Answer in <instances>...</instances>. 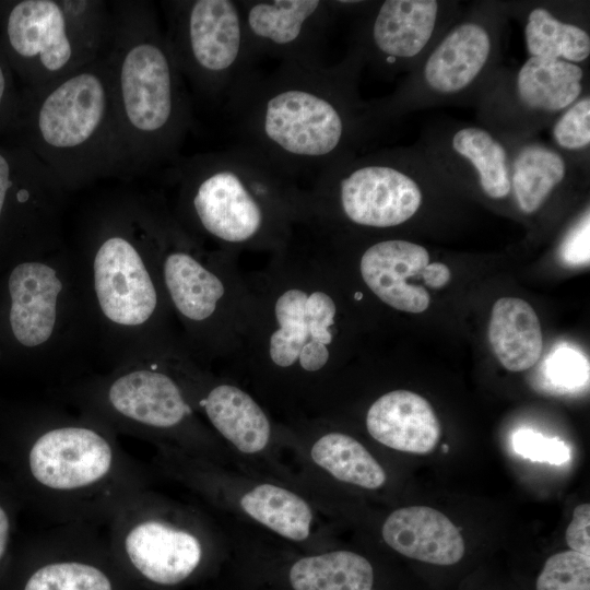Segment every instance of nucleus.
Returning <instances> with one entry per match:
<instances>
[{
  "label": "nucleus",
  "instance_id": "38",
  "mask_svg": "<svg viewBox=\"0 0 590 590\" xmlns=\"http://www.w3.org/2000/svg\"><path fill=\"white\" fill-rule=\"evenodd\" d=\"M11 529V517L5 507L0 503V565L4 560L8 553Z\"/></svg>",
  "mask_w": 590,
  "mask_h": 590
},
{
  "label": "nucleus",
  "instance_id": "31",
  "mask_svg": "<svg viewBox=\"0 0 590 590\" xmlns=\"http://www.w3.org/2000/svg\"><path fill=\"white\" fill-rule=\"evenodd\" d=\"M536 590H590V556L573 550L552 555L538 577Z\"/></svg>",
  "mask_w": 590,
  "mask_h": 590
},
{
  "label": "nucleus",
  "instance_id": "26",
  "mask_svg": "<svg viewBox=\"0 0 590 590\" xmlns=\"http://www.w3.org/2000/svg\"><path fill=\"white\" fill-rule=\"evenodd\" d=\"M288 581L293 590H371L374 569L364 556L337 550L298 558Z\"/></svg>",
  "mask_w": 590,
  "mask_h": 590
},
{
  "label": "nucleus",
  "instance_id": "1",
  "mask_svg": "<svg viewBox=\"0 0 590 590\" xmlns=\"http://www.w3.org/2000/svg\"><path fill=\"white\" fill-rule=\"evenodd\" d=\"M255 307L233 362L264 397L322 406L343 351L337 271L310 240L296 236L249 278Z\"/></svg>",
  "mask_w": 590,
  "mask_h": 590
},
{
  "label": "nucleus",
  "instance_id": "25",
  "mask_svg": "<svg viewBox=\"0 0 590 590\" xmlns=\"http://www.w3.org/2000/svg\"><path fill=\"white\" fill-rule=\"evenodd\" d=\"M583 70L562 59L531 57L517 75L520 99L530 108L557 113L571 106L582 91Z\"/></svg>",
  "mask_w": 590,
  "mask_h": 590
},
{
  "label": "nucleus",
  "instance_id": "14",
  "mask_svg": "<svg viewBox=\"0 0 590 590\" xmlns=\"http://www.w3.org/2000/svg\"><path fill=\"white\" fill-rule=\"evenodd\" d=\"M58 247L44 258L16 264L8 279L9 323L27 349L54 351L64 340L79 307H88L82 274L72 275Z\"/></svg>",
  "mask_w": 590,
  "mask_h": 590
},
{
  "label": "nucleus",
  "instance_id": "36",
  "mask_svg": "<svg viewBox=\"0 0 590 590\" xmlns=\"http://www.w3.org/2000/svg\"><path fill=\"white\" fill-rule=\"evenodd\" d=\"M25 154V148L12 153L0 149V224L4 217L8 196L14 186Z\"/></svg>",
  "mask_w": 590,
  "mask_h": 590
},
{
  "label": "nucleus",
  "instance_id": "10",
  "mask_svg": "<svg viewBox=\"0 0 590 590\" xmlns=\"http://www.w3.org/2000/svg\"><path fill=\"white\" fill-rule=\"evenodd\" d=\"M107 524L110 552L138 590L185 583L217 542L201 514L148 488L128 498Z\"/></svg>",
  "mask_w": 590,
  "mask_h": 590
},
{
  "label": "nucleus",
  "instance_id": "12",
  "mask_svg": "<svg viewBox=\"0 0 590 590\" xmlns=\"http://www.w3.org/2000/svg\"><path fill=\"white\" fill-rule=\"evenodd\" d=\"M163 8L165 37L185 82L226 105L257 72L240 0H176Z\"/></svg>",
  "mask_w": 590,
  "mask_h": 590
},
{
  "label": "nucleus",
  "instance_id": "24",
  "mask_svg": "<svg viewBox=\"0 0 590 590\" xmlns=\"http://www.w3.org/2000/svg\"><path fill=\"white\" fill-rule=\"evenodd\" d=\"M491 347L510 371H523L540 359L543 349L540 320L523 299L503 297L493 308L488 324Z\"/></svg>",
  "mask_w": 590,
  "mask_h": 590
},
{
  "label": "nucleus",
  "instance_id": "21",
  "mask_svg": "<svg viewBox=\"0 0 590 590\" xmlns=\"http://www.w3.org/2000/svg\"><path fill=\"white\" fill-rule=\"evenodd\" d=\"M437 14L433 0L384 1L369 27L374 49L388 62L415 57L430 39Z\"/></svg>",
  "mask_w": 590,
  "mask_h": 590
},
{
  "label": "nucleus",
  "instance_id": "2",
  "mask_svg": "<svg viewBox=\"0 0 590 590\" xmlns=\"http://www.w3.org/2000/svg\"><path fill=\"white\" fill-rule=\"evenodd\" d=\"M169 210L192 236L239 255L275 253L306 222L305 189L260 155L234 148L179 158L167 169Z\"/></svg>",
  "mask_w": 590,
  "mask_h": 590
},
{
  "label": "nucleus",
  "instance_id": "34",
  "mask_svg": "<svg viewBox=\"0 0 590 590\" xmlns=\"http://www.w3.org/2000/svg\"><path fill=\"white\" fill-rule=\"evenodd\" d=\"M589 212L581 217L564 239L559 256L567 266L577 267L589 263Z\"/></svg>",
  "mask_w": 590,
  "mask_h": 590
},
{
  "label": "nucleus",
  "instance_id": "3",
  "mask_svg": "<svg viewBox=\"0 0 590 590\" xmlns=\"http://www.w3.org/2000/svg\"><path fill=\"white\" fill-rule=\"evenodd\" d=\"M344 66L282 61L226 104L241 145L298 181L342 163L351 130Z\"/></svg>",
  "mask_w": 590,
  "mask_h": 590
},
{
  "label": "nucleus",
  "instance_id": "15",
  "mask_svg": "<svg viewBox=\"0 0 590 590\" xmlns=\"http://www.w3.org/2000/svg\"><path fill=\"white\" fill-rule=\"evenodd\" d=\"M17 590H138L92 526L61 524L32 555Z\"/></svg>",
  "mask_w": 590,
  "mask_h": 590
},
{
  "label": "nucleus",
  "instance_id": "11",
  "mask_svg": "<svg viewBox=\"0 0 590 590\" xmlns=\"http://www.w3.org/2000/svg\"><path fill=\"white\" fill-rule=\"evenodd\" d=\"M113 32L109 2L22 0L4 21L7 55L35 90L105 55Z\"/></svg>",
  "mask_w": 590,
  "mask_h": 590
},
{
  "label": "nucleus",
  "instance_id": "17",
  "mask_svg": "<svg viewBox=\"0 0 590 590\" xmlns=\"http://www.w3.org/2000/svg\"><path fill=\"white\" fill-rule=\"evenodd\" d=\"M252 55L282 61L321 60L323 40L335 1H240Z\"/></svg>",
  "mask_w": 590,
  "mask_h": 590
},
{
  "label": "nucleus",
  "instance_id": "23",
  "mask_svg": "<svg viewBox=\"0 0 590 590\" xmlns=\"http://www.w3.org/2000/svg\"><path fill=\"white\" fill-rule=\"evenodd\" d=\"M309 425L307 451L317 469L339 482L361 488L384 486L385 469L361 441L346 433L324 429L321 420Z\"/></svg>",
  "mask_w": 590,
  "mask_h": 590
},
{
  "label": "nucleus",
  "instance_id": "22",
  "mask_svg": "<svg viewBox=\"0 0 590 590\" xmlns=\"http://www.w3.org/2000/svg\"><path fill=\"white\" fill-rule=\"evenodd\" d=\"M491 37L480 24L467 22L452 28L432 51L424 67L427 85L442 94L470 85L488 60Z\"/></svg>",
  "mask_w": 590,
  "mask_h": 590
},
{
  "label": "nucleus",
  "instance_id": "4",
  "mask_svg": "<svg viewBox=\"0 0 590 590\" xmlns=\"http://www.w3.org/2000/svg\"><path fill=\"white\" fill-rule=\"evenodd\" d=\"M113 32L105 52L132 169L174 164L191 127L186 82L154 5L109 2Z\"/></svg>",
  "mask_w": 590,
  "mask_h": 590
},
{
  "label": "nucleus",
  "instance_id": "32",
  "mask_svg": "<svg viewBox=\"0 0 590 590\" xmlns=\"http://www.w3.org/2000/svg\"><path fill=\"white\" fill-rule=\"evenodd\" d=\"M512 448L516 453L531 461L559 465L570 460V449L565 441L528 428L514 434Z\"/></svg>",
  "mask_w": 590,
  "mask_h": 590
},
{
  "label": "nucleus",
  "instance_id": "27",
  "mask_svg": "<svg viewBox=\"0 0 590 590\" xmlns=\"http://www.w3.org/2000/svg\"><path fill=\"white\" fill-rule=\"evenodd\" d=\"M565 174V161L555 151L539 144L523 148L515 160L510 176L521 211L533 213L539 210Z\"/></svg>",
  "mask_w": 590,
  "mask_h": 590
},
{
  "label": "nucleus",
  "instance_id": "33",
  "mask_svg": "<svg viewBox=\"0 0 590 590\" xmlns=\"http://www.w3.org/2000/svg\"><path fill=\"white\" fill-rule=\"evenodd\" d=\"M556 143L566 150H580L590 143L589 96L575 102L553 128Z\"/></svg>",
  "mask_w": 590,
  "mask_h": 590
},
{
  "label": "nucleus",
  "instance_id": "5",
  "mask_svg": "<svg viewBox=\"0 0 590 590\" xmlns=\"http://www.w3.org/2000/svg\"><path fill=\"white\" fill-rule=\"evenodd\" d=\"M84 249L82 278L92 317L101 326L118 338L135 339V352L182 344L170 328L152 200L128 198L105 208Z\"/></svg>",
  "mask_w": 590,
  "mask_h": 590
},
{
  "label": "nucleus",
  "instance_id": "7",
  "mask_svg": "<svg viewBox=\"0 0 590 590\" xmlns=\"http://www.w3.org/2000/svg\"><path fill=\"white\" fill-rule=\"evenodd\" d=\"M14 120L66 190L133 172L105 55L46 86L27 90Z\"/></svg>",
  "mask_w": 590,
  "mask_h": 590
},
{
  "label": "nucleus",
  "instance_id": "35",
  "mask_svg": "<svg viewBox=\"0 0 590 590\" xmlns=\"http://www.w3.org/2000/svg\"><path fill=\"white\" fill-rule=\"evenodd\" d=\"M568 546L590 556V505L581 504L574 509L573 520L566 530Z\"/></svg>",
  "mask_w": 590,
  "mask_h": 590
},
{
  "label": "nucleus",
  "instance_id": "18",
  "mask_svg": "<svg viewBox=\"0 0 590 590\" xmlns=\"http://www.w3.org/2000/svg\"><path fill=\"white\" fill-rule=\"evenodd\" d=\"M429 264L426 248L404 239H382L367 246L357 261L366 288L386 306L404 312H423L429 306L426 288L417 284Z\"/></svg>",
  "mask_w": 590,
  "mask_h": 590
},
{
  "label": "nucleus",
  "instance_id": "29",
  "mask_svg": "<svg viewBox=\"0 0 590 590\" xmlns=\"http://www.w3.org/2000/svg\"><path fill=\"white\" fill-rule=\"evenodd\" d=\"M455 151L470 161L483 191L493 199H503L511 190L510 173L504 146L484 129L467 127L452 138Z\"/></svg>",
  "mask_w": 590,
  "mask_h": 590
},
{
  "label": "nucleus",
  "instance_id": "28",
  "mask_svg": "<svg viewBox=\"0 0 590 590\" xmlns=\"http://www.w3.org/2000/svg\"><path fill=\"white\" fill-rule=\"evenodd\" d=\"M524 36L531 57L577 63L590 55L589 34L575 24L557 20L544 8H535L530 12Z\"/></svg>",
  "mask_w": 590,
  "mask_h": 590
},
{
  "label": "nucleus",
  "instance_id": "30",
  "mask_svg": "<svg viewBox=\"0 0 590 590\" xmlns=\"http://www.w3.org/2000/svg\"><path fill=\"white\" fill-rule=\"evenodd\" d=\"M588 384V359L571 347L556 349L541 367L540 387L548 393H577L585 390Z\"/></svg>",
  "mask_w": 590,
  "mask_h": 590
},
{
  "label": "nucleus",
  "instance_id": "16",
  "mask_svg": "<svg viewBox=\"0 0 590 590\" xmlns=\"http://www.w3.org/2000/svg\"><path fill=\"white\" fill-rule=\"evenodd\" d=\"M179 368L196 411L221 442L250 457L269 451L278 430L253 394L233 378L212 374L189 353Z\"/></svg>",
  "mask_w": 590,
  "mask_h": 590
},
{
  "label": "nucleus",
  "instance_id": "19",
  "mask_svg": "<svg viewBox=\"0 0 590 590\" xmlns=\"http://www.w3.org/2000/svg\"><path fill=\"white\" fill-rule=\"evenodd\" d=\"M365 426L379 444L409 453H429L440 438V424L430 403L403 389L378 397L367 409Z\"/></svg>",
  "mask_w": 590,
  "mask_h": 590
},
{
  "label": "nucleus",
  "instance_id": "9",
  "mask_svg": "<svg viewBox=\"0 0 590 590\" xmlns=\"http://www.w3.org/2000/svg\"><path fill=\"white\" fill-rule=\"evenodd\" d=\"M182 345L129 354L79 391L81 411L125 433L214 461L221 441L196 411L180 375Z\"/></svg>",
  "mask_w": 590,
  "mask_h": 590
},
{
  "label": "nucleus",
  "instance_id": "20",
  "mask_svg": "<svg viewBox=\"0 0 590 590\" xmlns=\"http://www.w3.org/2000/svg\"><path fill=\"white\" fill-rule=\"evenodd\" d=\"M384 541L396 552L435 565H453L464 555L458 528L442 512L409 506L391 512L381 528Z\"/></svg>",
  "mask_w": 590,
  "mask_h": 590
},
{
  "label": "nucleus",
  "instance_id": "37",
  "mask_svg": "<svg viewBox=\"0 0 590 590\" xmlns=\"http://www.w3.org/2000/svg\"><path fill=\"white\" fill-rule=\"evenodd\" d=\"M17 103L12 91L9 63L0 58V128L14 120Z\"/></svg>",
  "mask_w": 590,
  "mask_h": 590
},
{
  "label": "nucleus",
  "instance_id": "13",
  "mask_svg": "<svg viewBox=\"0 0 590 590\" xmlns=\"http://www.w3.org/2000/svg\"><path fill=\"white\" fill-rule=\"evenodd\" d=\"M156 460L175 480L209 500L234 509L249 520L292 542H306L315 512L309 502L283 485L253 481L232 486L214 461L158 447Z\"/></svg>",
  "mask_w": 590,
  "mask_h": 590
},
{
  "label": "nucleus",
  "instance_id": "8",
  "mask_svg": "<svg viewBox=\"0 0 590 590\" xmlns=\"http://www.w3.org/2000/svg\"><path fill=\"white\" fill-rule=\"evenodd\" d=\"M153 222L161 281L184 347L198 362L234 361L255 307L238 256L192 236L161 201H153Z\"/></svg>",
  "mask_w": 590,
  "mask_h": 590
},
{
  "label": "nucleus",
  "instance_id": "6",
  "mask_svg": "<svg viewBox=\"0 0 590 590\" xmlns=\"http://www.w3.org/2000/svg\"><path fill=\"white\" fill-rule=\"evenodd\" d=\"M24 465L38 505L61 524L108 523L128 498L146 488L144 471L117 434L84 412H47L27 444Z\"/></svg>",
  "mask_w": 590,
  "mask_h": 590
}]
</instances>
